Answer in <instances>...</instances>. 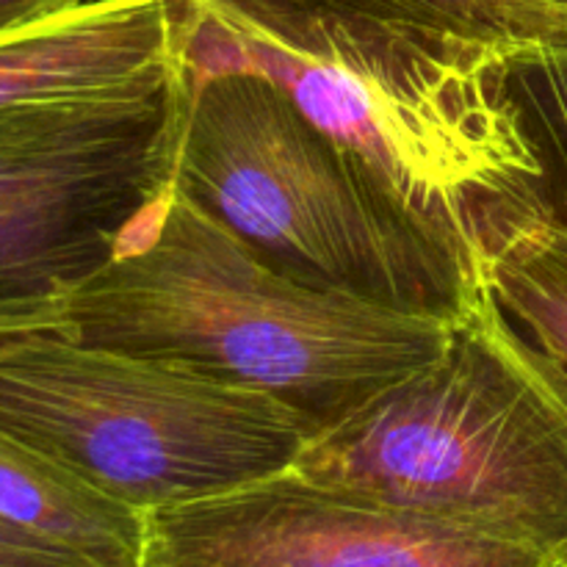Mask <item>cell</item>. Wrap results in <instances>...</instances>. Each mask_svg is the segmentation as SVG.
Listing matches in <instances>:
<instances>
[{
  "label": "cell",
  "mask_w": 567,
  "mask_h": 567,
  "mask_svg": "<svg viewBox=\"0 0 567 567\" xmlns=\"http://www.w3.org/2000/svg\"><path fill=\"white\" fill-rule=\"evenodd\" d=\"M75 3H83V0H0V33L44 20Z\"/></svg>",
  "instance_id": "obj_14"
},
{
  "label": "cell",
  "mask_w": 567,
  "mask_h": 567,
  "mask_svg": "<svg viewBox=\"0 0 567 567\" xmlns=\"http://www.w3.org/2000/svg\"><path fill=\"white\" fill-rule=\"evenodd\" d=\"M0 567H92L75 554L0 518Z\"/></svg>",
  "instance_id": "obj_13"
},
{
  "label": "cell",
  "mask_w": 567,
  "mask_h": 567,
  "mask_svg": "<svg viewBox=\"0 0 567 567\" xmlns=\"http://www.w3.org/2000/svg\"><path fill=\"white\" fill-rule=\"evenodd\" d=\"M138 567H567L471 526L391 507L293 468L144 515Z\"/></svg>",
  "instance_id": "obj_7"
},
{
  "label": "cell",
  "mask_w": 567,
  "mask_h": 567,
  "mask_svg": "<svg viewBox=\"0 0 567 567\" xmlns=\"http://www.w3.org/2000/svg\"><path fill=\"white\" fill-rule=\"evenodd\" d=\"M0 518L92 567H138L144 513L0 430Z\"/></svg>",
  "instance_id": "obj_9"
},
{
  "label": "cell",
  "mask_w": 567,
  "mask_h": 567,
  "mask_svg": "<svg viewBox=\"0 0 567 567\" xmlns=\"http://www.w3.org/2000/svg\"><path fill=\"white\" fill-rule=\"evenodd\" d=\"M487 288L515 330L567 371V230L551 219L496 255Z\"/></svg>",
  "instance_id": "obj_11"
},
{
  "label": "cell",
  "mask_w": 567,
  "mask_h": 567,
  "mask_svg": "<svg viewBox=\"0 0 567 567\" xmlns=\"http://www.w3.org/2000/svg\"><path fill=\"white\" fill-rule=\"evenodd\" d=\"M504 89L540 161L548 219L567 230V33L509 50Z\"/></svg>",
  "instance_id": "obj_12"
},
{
  "label": "cell",
  "mask_w": 567,
  "mask_h": 567,
  "mask_svg": "<svg viewBox=\"0 0 567 567\" xmlns=\"http://www.w3.org/2000/svg\"><path fill=\"white\" fill-rule=\"evenodd\" d=\"M186 72L150 105L0 116V332L50 330L172 186Z\"/></svg>",
  "instance_id": "obj_6"
},
{
  "label": "cell",
  "mask_w": 567,
  "mask_h": 567,
  "mask_svg": "<svg viewBox=\"0 0 567 567\" xmlns=\"http://www.w3.org/2000/svg\"><path fill=\"white\" fill-rule=\"evenodd\" d=\"M181 81L172 0H83L0 33V116L150 105Z\"/></svg>",
  "instance_id": "obj_8"
},
{
  "label": "cell",
  "mask_w": 567,
  "mask_h": 567,
  "mask_svg": "<svg viewBox=\"0 0 567 567\" xmlns=\"http://www.w3.org/2000/svg\"><path fill=\"white\" fill-rule=\"evenodd\" d=\"M515 3L529 6V9L540 11V14L551 17L554 22L567 28V0H515Z\"/></svg>",
  "instance_id": "obj_15"
},
{
  "label": "cell",
  "mask_w": 567,
  "mask_h": 567,
  "mask_svg": "<svg viewBox=\"0 0 567 567\" xmlns=\"http://www.w3.org/2000/svg\"><path fill=\"white\" fill-rule=\"evenodd\" d=\"M291 468L567 563V396L493 293Z\"/></svg>",
  "instance_id": "obj_4"
},
{
  "label": "cell",
  "mask_w": 567,
  "mask_h": 567,
  "mask_svg": "<svg viewBox=\"0 0 567 567\" xmlns=\"http://www.w3.org/2000/svg\"><path fill=\"white\" fill-rule=\"evenodd\" d=\"M172 188L305 286L452 321L491 293L264 72L186 75Z\"/></svg>",
  "instance_id": "obj_3"
},
{
  "label": "cell",
  "mask_w": 567,
  "mask_h": 567,
  "mask_svg": "<svg viewBox=\"0 0 567 567\" xmlns=\"http://www.w3.org/2000/svg\"><path fill=\"white\" fill-rule=\"evenodd\" d=\"M172 6L186 75H269L480 280L548 219L540 161L504 89L509 50L332 20L255 25L205 0Z\"/></svg>",
  "instance_id": "obj_1"
},
{
  "label": "cell",
  "mask_w": 567,
  "mask_h": 567,
  "mask_svg": "<svg viewBox=\"0 0 567 567\" xmlns=\"http://www.w3.org/2000/svg\"><path fill=\"white\" fill-rule=\"evenodd\" d=\"M236 20H332L380 25L482 48L513 50L537 39L559 37L567 28L515 0H205Z\"/></svg>",
  "instance_id": "obj_10"
},
{
  "label": "cell",
  "mask_w": 567,
  "mask_h": 567,
  "mask_svg": "<svg viewBox=\"0 0 567 567\" xmlns=\"http://www.w3.org/2000/svg\"><path fill=\"white\" fill-rule=\"evenodd\" d=\"M0 430L144 515L282 474L316 437L264 393L55 330L0 332Z\"/></svg>",
  "instance_id": "obj_5"
},
{
  "label": "cell",
  "mask_w": 567,
  "mask_h": 567,
  "mask_svg": "<svg viewBox=\"0 0 567 567\" xmlns=\"http://www.w3.org/2000/svg\"><path fill=\"white\" fill-rule=\"evenodd\" d=\"M454 327L291 280L169 186L50 330L264 393L321 435L435 360Z\"/></svg>",
  "instance_id": "obj_2"
},
{
  "label": "cell",
  "mask_w": 567,
  "mask_h": 567,
  "mask_svg": "<svg viewBox=\"0 0 567 567\" xmlns=\"http://www.w3.org/2000/svg\"><path fill=\"white\" fill-rule=\"evenodd\" d=\"M543 358H546V354H543ZM546 363H548V369H551V374H554V380H557V385L563 388V393L567 396V371L563 369V365H557V363H554V360H548V358H546Z\"/></svg>",
  "instance_id": "obj_16"
}]
</instances>
